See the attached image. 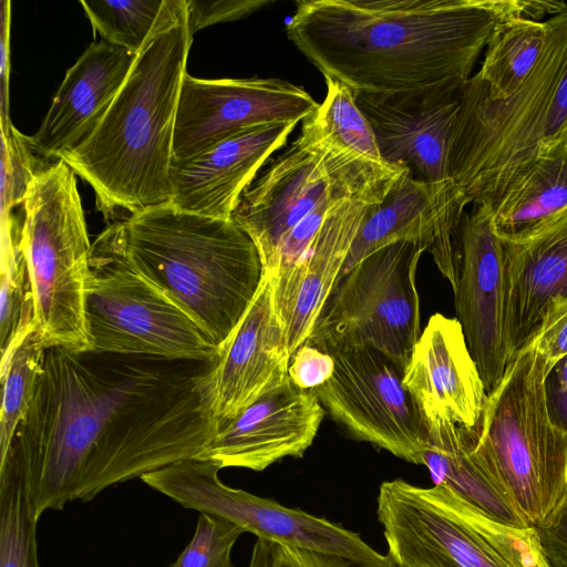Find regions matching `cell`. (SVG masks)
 <instances>
[{
  "label": "cell",
  "instance_id": "1",
  "mask_svg": "<svg viewBox=\"0 0 567 567\" xmlns=\"http://www.w3.org/2000/svg\"><path fill=\"white\" fill-rule=\"evenodd\" d=\"M210 360L45 349L30 406L3 460L32 516L198 458L216 427Z\"/></svg>",
  "mask_w": 567,
  "mask_h": 567
},
{
  "label": "cell",
  "instance_id": "2",
  "mask_svg": "<svg viewBox=\"0 0 567 567\" xmlns=\"http://www.w3.org/2000/svg\"><path fill=\"white\" fill-rule=\"evenodd\" d=\"M503 16L498 0H302L290 41L354 94L464 84Z\"/></svg>",
  "mask_w": 567,
  "mask_h": 567
},
{
  "label": "cell",
  "instance_id": "3",
  "mask_svg": "<svg viewBox=\"0 0 567 567\" xmlns=\"http://www.w3.org/2000/svg\"><path fill=\"white\" fill-rule=\"evenodd\" d=\"M192 41L186 0H165L102 118L59 158L92 187L105 219L171 200L176 114Z\"/></svg>",
  "mask_w": 567,
  "mask_h": 567
},
{
  "label": "cell",
  "instance_id": "4",
  "mask_svg": "<svg viewBox=\"0 0 567 567\" xmlns=\"http://www.w3.org/2000/svg\"><path fill=\"white\" fill-rule=\"evenodd\" d=\"M408 172L342 151L302 123L300 135L244 192L231 219L254 241L264 271L277 274L322 237L361 228Z\"/></svg>",
  "mask_w": 567,
  "mask_h": 567
},
{
  "label": "cell",
  "instance_id": "5",
  "mask_svg": "<svg viewBox=\"0 0 567 567\" xmlns=\"http://www.w3.org/2000/svg\"><path fill=\"white\" fill-rule=\"evenodd\" d=\"M130 264L219 349L251 303L264 266L233 220L150 207L114 223Z\"/></svg>",
  "mask_w": 567,
  "mask_h": 567
},
{
  "label": "cell",
  "instance_id": "6",
  "mask_svg": "<svg viewBox=\"0 0 567 567\" xmlns=\"http://www.w3.org/2000/svg\"><path fill=\"white\" fill-rule=\"evenodd\" d=\"M546 25L542 54L512 95L491 97L475 75L461 89L449 177L468 203L494 210L567 132V10Z\"/></svg>",
  "mask_w": 567,
  "mask_h": 567
},
{
  "label": "cell",
  "instance_id": "7",
  "mask_svg": "<svg viewBox=\"0 0 567 567\" xmlns=\"http://www.w3.org/2000/svg\"><path fill=\"white\" fill-rule=\"evenodd\" d=\"M546 360L528 343L487 394L473 451L528 527L547 523L567 496V434L549 420Z\"/></svg>",
  "mask_w": 567,
  "mask_h": 567
},
{
  "label": "cell",
  "instance_id": "8",
  "mask_svg": "<svg viewBox=\"0 0 567 567\" xmlns=\"http://www.w3.org/2000/svg\"><path fill=\"white\" fill-rule=\"evenodd\" d=\"M377 515L393 567H550L535 527L497 522L442 486L383 482Z\"/></svg>",
  "mask_w": 567,
  "mask_h": 567
},
{
  "label": "cell",
  "instance_id": "9",
  "mask_svg": "<svg viewBox=\"0 0 567 567\" xmlns=\"http://www.w3.org/2000/svg\"><path fill=\"white\" fill-rule=\"evenodd\" d=\"M73 169L56 159L29 185L20 249L34 299V329L45 348L91 350L85 293L92 249Z\"/></svg>",
  "mask_w": 567,
  "mask_h": 567
},
{
  "label": "cell",
  "instance_id": "10",
  "mask_svg": "<svg viewBox=\"0 0 567 567\" xmlns=\"http://www.w3.org/2000/svg\"><path fill=\"white\" fill-rule=\"evenodd\" d=\"M91 350L173 360H210L218 348L127 260L115 224L92 244L85 293Z\"/></svg>",
  "mask_w": 567,
  "mask_h": 567
},
{
  "label": "cell",
  "instance_id": "11",
  "mask_svg": "<svg viewBox=\"0 0 567 567\" xmlns=\"http://www.w3.org/2000/svg\"><path fill=\"white\" fill-rule=\"evenodd\" d=\"M424 251L393 243L341 274L306 342L328 353L369 347L405 371L422 332L415 276Z\"/></svg>",
  "mask_w": 567,
  "mask_h": 567
},
{
  "label": "cell",
  "instance_id": "12",
  "mask_svg": "<svg viewBox=\"0 0 567 567\" xmlns=\"http://www.w3.org/2000/svg\"><path fill=\"white\" fill-rule=\"evenodd\" d=\"M215 463L187 458L144 474L141 480L181 506L212 514L259 539L347 559L355 567H393L386 555L343 526L274 499L224 484Z\"/></svg>",
  "mask_w": 567,
  "mask_h": 567
},
{
  "label": "cell",
  "instance_id": "13",
  "mask_svg": "<svg viewBox=\"0 0 567 567\" xmlns=\"http://www.w3.org/2000/svg\"><path fill=\"white\" fill-rule=\"evenodd\" d=\"M331 354L332 377L312 390L323 409L357 440L421 465L427 432L404 371L369 347Z\"/></svg>",
  "mask_w": 567,
  "mask_h": 567
},
{
  "label": "cell",
  "instance_id": "14",
  "mask_svg": "<svg viewBox=\"0 0 567 567\" xmlns=\"http://www.w3.org/2000/svg\"><path fill=\"white\" fill-rule=\"evenodd\" d=\"M318 106L302 86L282 79H199L187 73L176 114L173 164L246 127L298 124Z\"/></svg>",
  "mask_w": 567,
  "mask_h": 567
},
{
  "label": "cell",
  "instance_id": "15",
  "mask_svg": "<svg viewBox=\"0 0 567 567\" xmlns=\"http://www.w3.org/2000/svg\"><path fill=\"white\" fill-rule=\"evenodd\" d=\"M493 209L474 204L457 229L455 310L487 394L507 365L504 333L503 243L492 225Z\"/></svg>",
  "mask_w": 567,
  "mask_h": 567
},
{
  "label": "cell",
  "instance_id": "16",
  "mask_svg": "<svg viewBox=\"0 0 567 567\" xmlns=\"http://www.w3.org/2000/svg\"><path fill=\"white\" fill-rule=\"evenodd\" d=\"M470 204L453 179L425 182L408 172L362 225L341 274L386 245L422 246L452 288L457 279V229Z\"/></svg>",
  "mask_w": 567,
  "mask_h": 567
},
{
  "label": "cell",
  "instance_id": "17",
  "mask_svg": "<svg viewBox=\"0 0 567 567\" xmlns=\"http://www.w3.org/2000/svg\"><path fill=\"white\" fill-rule=\"evenodd\" d=\"M462 86L453 83L391 95L354 94L382 159L408 168L416 179L435 183L450 178L451 138Z\"/></svg>",
  "mask_w": 567,
  "mask_h": 567
},
{
  "label": "cell",
  "instance_id": "18",
  "mask_svg": "<svg viewBox=\"0 0 567 567\" xmlns=\"http://www.w3.org/2000/svg\"><path fill=\"white\" fill-rule=\"evenodd\" d=\"M324 412L312 390L289 380L233 420L216 424L198 458L220 468L260 472L285 457H302L317 436Z\"/></svg>",
  "mask_w": 567,
  "mask_h": 567
},
{
  "label": "cell",
  "instance_id": "19",
  "mask_svg": "<svg viewBox=\"0 0 567 567\" xmlns=\"http://www.w3.org/2000/svg\"><path fill=\"white\" fill-rule=\"evenodd\" d=\"M217 355L212 375L216 424L233 420L290 380L291 354L274 306L271 274H264L251 303Z\"/></svg>",
  "mask_w": 567,
  "mask_h": 567
},
{
  "label": "cell",
  "instance_id": "20",
  "mask_svg": "<svg viewBox=\"0 0 567 567\" xmlns=\"http://www.w3.org/2000/svg\"><path fill=\"white\" fill-rule=\"evenodd\" d=\"M296 125L246 127L198 155L173 164L168 204L193 214L231 219L244 192L271 155L286 145Z\"/></svg>",
  "mask_w": 567,
  "mask_h": 567
},
{
  "label": "cell",
  "instance_id": "21",
  "mask_svg": "<svg viewBox=\"0 0 567 567\" xmlns=\"http://www.w3.org/2000/svg\"><path fill=\"white\" fill-rule=\"evenodd\" d=\"M403 383L421 414H437L475 429L487 392L456 318L430 317L415 343Z\"/></svg>",
  "mask_w": 567,
  "mask_h": 567
},
{
  "label": "cell",
  "instance_id": "22",
  "mask_svg": "<svg viewBox=\"0 0 567 567\" xmlns=\"http://www.w3.org/2000/svg\"><path fill=\"white\" fill-rule=\"evenodd\" d=\"M136 55L103 40L86 48L66 70L39 130L31 136L41 157L56 161L91 134L128 75Z\"/></svg>",
  "mask_w": 567,
  "mask_h": 567
},
{
  "label": "cell",
  "instance_id": "23",
  "mask_svg": "<svg viewBox=\"0 0 567 567\" xmlns=\"http://www.w3.org/2000/svg\"><path fill=\"white\" fill-rule=\"evenodd\" d=\"M502 243L508 363L529 343L549 302L567 297V210L522 241Z\"/></svg>",
  "mask_w": 567,
  "mask_h": 567
},
{
  "label": "cell",
  "instance_id": "24",
  "mask_svg": "<svg viewBox=\"0 0 567 567\" xmlns=\"http://www.w3.org/2000/svg\"><path fill=\"white\" fill-rule=\"evenodd\" d=\"M427 432L422 456L436 486L453 492L493 519L528 527L485 472L473 451V429L446 416H423Z\"/></svg>",
  "mask_w": 567,
  "mask_h": 567
},
{
  "label": "cell",
  "instance_id": "25",
  "mask_svg": "<svg viewBox=\"0 0 567 567\" xmlns=\"http://www.w3.org/2000/svg\"><path fill=\"white\" fill-rule=\"evenodd\" d=\"M567 210V132L549 144L526 177L493 210L504 241H522Z\"/></svg>",
  "mask_w": 567,
  "mask_h": 567
},
{
  "label": "cell",
  "instance_id": "26",
  "mask_svg": "<svg viewBox=\"0 0 567 567\" xmlns=\"http://www.w3.org/2000/svg\"><path fill=\"white\" fill-rule=\"evenodd\" d=\"M547 35L546 21L512 19L495 25L475 78L486 93L504 99L516 92L535 68Z\"/></svg>",
  "mask_w": 567,
  "mask_h": 567
},
{
  "label": "cell",
  "instance_id": "27",
  "mask_svg": "<svg viewBox=\"0 0 567 567\" xmlns=\"http://www.w3.org/2000/svg\"><path fill=\"white\" fill-rule=\"evenodd\" d=\"M324 80L327 93L323 102L302 123L342 151L384 163L373 130L359 109L352 90L339 81Z\"/></svg>",
  "mask_w": 567,
  "mask_h": 567
},
{
  "label": "cell",
  "instance_id": "28",
  "mask_svg": "<svg viewBox=\"0 0 567 567\" xmlns=\"http://www.w3.org/2000/svg\"><path fill=\"white\" fill-rule=\"evenodd\" d=\"M37 524L21 471L0 463V567H40Z\"/></svg>",
  "mask_w": 567,
  "mask_h": 567
},
{
  "label": "cell",
  "instance_id": "29",
  "mask_svg": "<svg viewBox=\"0 0 567 567\" xmlns=\"http://www.w3.org/2000/svg\"><path fill=\"white\" fill-rule=\"evenodd\" d=\"M45 346L33 329L0 364L2 402L0 413V461L32 401L41 372Z\"/></svg>",
  "mask_w": 567,
  "mask_h": 567
},
{
  "label": "cell",
  "instance_id": "30",
  "mask_svg": "<svg viewBox=\"0 0 567 567\" xmlns=\"http://www.w3.org/2000/svg\"><path fill=\"white\" fill-rule=\"evenodd\" d=\"M20 238L1 245V362L34 329V299Z\"/></svg>",
  "mask_w": 567,
  "mask_h": 567
},
{
  "label": "cell",
  "instance_id": "31",
  "mask_svg": "<svg viewBox=\"0 0 567 567\" xmlns=\"http://www.w3.org/2000/svg\"><path fill=\"white\" fill-rule=\"evenodd\" d=\"M165 0L80 1L101 40L137 54L151 34Z\"/></svg>",
  "mask_w": 567,
  "mask_h": 567
},
{
  "label": "cell",
  "instance_id": "32",
  "mask_svg": "<svg viewBox=\"0 0 567 567\" xmlns=\"http://www.w3.org/2000/svg\"><path fill=\"white\" fill-rule=\"evenodd\" d=\"M0 128L1 225H7L16 220L13 208L23 206L30 183L48 165L34 150L31 136L22 134L12 122L0 124Z\"/></svg>",
  "mask_w": 567,
  "mask_h": 567
},
{
  "label": "cell",
  "instance_id": "33",
  "mask_svg": "<svg viewBox=\"0 0 567 567\" xmlns=\"http://www.w3.org/2000/svg\"><path fill=\"white\" fill-rule=\"evenodd\" d=\"M244 533L235 523L199 513L193 538L168 567H234L231 550Z\"/></svg>",
  "mask_w": 567,
  "mask_h": 567
},
{
  "label": "cell",
  "instance_id": "34",
  "mask_svg": "<svg viewBox=\"0 0 567 567\" xmlns=\"http://www.w3.org/2000/svg\"><path fill=\"white\" fill-rule=\"evenodd\" d=\"M529 343L545 358L546 372L567 354V297L549 302Z\"/></svg>",
  "mask_w": 567,
  "mask_h": 567
},
{
  "label": "cell",
  "instance_id": "35",
  "mask_svg": "<svg viewBox=\"0 0 567 567\" xmlns=\"http://www.w3.org/2000/svg\"><path fill=\"white\" fill-rule=\"evenodd\" d=\"M192 34L212 24L243 19L261 8L269 0H186Z\"/></svg>",
  "mask_w": 567,
  "mask_h": 567
},
{
  "label": "cell",
  "instance_id": "36",
  "mask_svg": "<svg viewBox=\"0 0 567 567\" xmlns=\"http://www.w3.org/2000/svg\"><path fill=\"white\" fill-rule=\"evenodd\" d=\"M334 367L331 353L305 342L291 357L289 378L295 385L313 390L330 380Z\"/></svg>",
  "mask_w": 567,
  "mask_h": 567
},
{
  "label": "cell",
  "instance_id": "37",
  "mask_svg": "<svg viewBox=\"0 0 567 567\" xmlns=\"http://www.w3.org/2000/svg\"><path fill=\"white\" fill-rule=\"evenodd\" d=\"M544 392L550 423L567 434V354L546 372Z\"/></svg>",
  "mask_w": 567,
  "mask_h": 567
},
{
  "label": "cell",
  "instance_id": "38",
  "mask_svg": "<svg viewBox=\"0 0 567 567\" xmlns=\"http://www.w3.org/2000/svg\"><path fill=\"white\" fill-rule=\"evenodd\" d=\"M536 530L548 565L567 567V496L549 520Z\"/></svg>",
  "mask_w": 567,
  "mask_h": 567
},
{
  "label": "cell",
  "instance_id": "39",
  "mask_svg": "<svg viewBox=\"0 0 567 567\" xmlns=\"http://www.w3.org/2000/svg\"><path fill=\"white\" fill-rule=\"evenodd\" d=\"M347 559L280 544H271V567H351Z\"/></svg>",
  "mask_w": 567,
  "mask_h": 567
},
{
  "label": "cell",
  "instance_id": "40",
  "mask_svg": "<svg viewBox=\"0 0 567 567\" xmlns=\"http://www.w3.org/2000/svg\"><path fill=\"white\" fill-rule=\"evenodd\" d=\"M11 2L2 1L0 39V124L11 122L9 110Z\"/></svg>",
  "mask_w": 567,
  "mask_h": 567
},
{
  "label": "cell",
  "instance_id": "41",
  "mask_svg": "<svg viewBox=\"0 0 567 567\" xmlns=\"http://www.w3.org/2000/svg\"><path fill=\"white\" fill-rule=\"evenodd\" d=\"M248 567H271V543L257 538Z\"/></svg>",
  "mask_w": 567,
  "mask_h": 567
}]
</instances>
